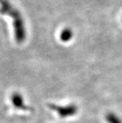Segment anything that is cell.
Segmentation results:
<instances>
[{
  "label": "cell",
  "mask_w": 122,
  "mask_h": 123,
  "mask_svg": "<svg viewBox=\"0 0 122 123\" xmlns=\"http://www.w3.org/2000/svg\"><path fill=\"white\" fill-rule=\"evenodd\" d=\"M0 13L9 16L12 18L16 41L18 43L24 42L27 38V30L20 11L8 0H0Z\"/></svg>",
  "instance_id": "1"
},
{
  "label": "cell",
  "mask_w": 122,
  "mask_h": 123,
  "mask_svg": "<svg viewBox=\"0 0 122 123\" xmlns=\"http://www.w3.org/2000/svg\"><path fill=\"white\" fill-rule=\"evenodd\" d=\"M11 101H12L13 105L18 109H21L24 111L30 110V108H29L24 104L22 95L18 92H15L12 94V96H11Z\"/></svg>",
  "instance_id": "3"
},
{
  "label": "cell",
  "mask_w": 122,
  "mask_h": 123,
  "mask_svg": "<svg viewBox=\"0 0 122 123\" xmlns=\"http://www.w3.org/2000/svg\"><path fill=\"white\" fill-rule=\"evenodd\" d=\"M48 106L49 108H51L52 111H56V112L59 114V116L62 118L65 117H69L71 116H74L77 112V108L76 105L74 104H69L68 105H58L56 104H48Z\"/></svg>",
  "instance_id": "2"
},
{
  "label": "cell",
  "mask_w": 122,
  "mask_h": 123,
  "mask_svg": "<svg viewBox=\"0 0 122 123\" xmlns=\"http://www.w3.org/2000/svg\"><path fill=\"white\" fill-rule=\"evenodd\" d=\"M72 36H73V32L71 31V30L69 29V28H65V29H64L60 32V40L62 41H63V42L69 41L71 39Z\"/></svg>",
  "instance_id": "4"
},
{
  "label": "cell",
  "mask_w": 122,
  "mask_h": 123,
  "mask_svg": "<svg viewBox=\"0 0 122 123\" xmlns=\"http://www.w3.org/2000/svg\"><path fill=\"white\" fill-rule=\"evenodd\" d=\"M106 121L108 123H122V120L119 118L116 114L110 112L107 113L105 116Z\"/></svg>",
  "instance_id": "5"
}]
</instances>
